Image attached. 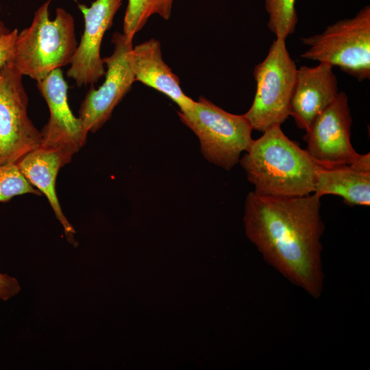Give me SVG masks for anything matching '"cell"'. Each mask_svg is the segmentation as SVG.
<instances>
[{
	"instance_id": "18",
	"label": "cell",
	"mask_w": 370,
	"mask_h": 370,
	"mask_svg": "<svg viewBox=\"0 0 370 370\" xmlns=\"http://www.w3.org/2000/svg\"><path fill=\"white\" fill-rule=\"evenodd\" d=\"M27 193L42 195L24 177L16 163L0 164V202Z\"/></svg>"
},
{
	"instance_id": "21",
	"label": "cell",
	"mask_w": 370,
	"mask_h": 370,
	"mask_svg": "<svg viewBox=\"0 0 370 370\" xmlns=\"http://www.w3.org/2000/svg\"><path fill=\"white\" fill-rule=\"evenodd\" d=\"M0 12H1V4H0ZM10 30L5 27L4 23L0 21V35L6 34L9 32Z\"/></svg>"
},
{
	"instance_id": "17",
	"label": "cell",
	"mask_w": 370,
	"mask_h": 370,
	"mask_svg": "<svg viewBox=\"0 0 370 370\" xmlns=\"http://www.w3.org/2000/svg\"><path fill=\"white\" fill-rule=\"evenodd\" d=\"M295 2L296 0H265L269 16L267 26L275 38L286 39L295 32L298 21Z\"/></svg>"
},
{
	"instance_id": "8",
	"label": "cell",
	"mask_w": 370,
	"mask_h": 370,
	"mask_svg": "<svg viewBox=\"0 0 370 370\" xmlns=\"http://www.w3.org/2000/svg\"><path fill=\"white\" fill-rule=\"evenodd\" d=\"M133 39L116 32L112 38V53L103 58L107 66L105 79L97 89H90L81 103L78 118L85 130L95 132L110 118L114 108L136 82L131 63Z\"/></svg>"
},
{
	"instance_id": "2",
	"label": "cell",
	"mask_w": 370,
	"mask_h": 370,
	"mask_svg": "<svg viewBox=\"0 0 370 370\" xmlns=\"http://www.w3.org/2000/svg\"><path fill=\"white\" fill-rule=\"evenodd\" d=\"M253 140L239 160L247 180L259 195L301 197L314 191L319 166L295 142L289 139L280 125L264 130Z\"/></svg>"
},
{
	"instance_id": "3",
	"label": "cell",
	"mask_w": 370,
	"mask_h": 370,
	"mask_svg": "<svg viewBox=\"0 0 370 370\" xmlns=\"http://www.w3.org/2000/svg\"><path fill=\"white\" fill-rule=\"evenodd\" d=\"M51 1L40 5L31 25L18 33L10 61L23 75L36 82L70 64L78 45L73 16L58 8L55 18L50 19Z\"/></svg>"
},
{
	"instance_id": "11",
	"label": "cell",
	"mask_w": 370,
	"mask_h": 370,
	"mask_svg": "<svg viewBox=\"0 0 370 370\" xmlns=\"http://www.w3.org/2000/svg\"><path fill=\"white\" fill-rule=\"evenodd\" d=\"M49 110V119L40 131L43 146L60 148L71 154L85 144L88 132L74 116L68 103V85L60 68L37 82Z\"/></svg>"
},
{
	"instance_id": "9",
	"label": "cell",
	"mask_w": 370,
	"mask_h": 370,
	"mask_svg": "<svg viewBox=\"0 0 370 370\" xmlns=\"http://www.w3.org/2000/svg\"><path fill=\"white\" fill-rule=\"evenodd\" d=\"M352 119L343 92L319 115L306 132V151L323 168L351 164L359 157L351 143Z\"/></svg>"
},
{
	"instance_id": "6",
	"label": "cell",
	"mask_w": 370,
	"mask_h": 370,
	"mask_svg": "<svg viewBox=\"0 0 370 370\" xmlns=\"http://www.w3.org/2000/svg\"><path fill=\"white\" fill-rule=\"evenodd\" d=\"M283 38H275L264 60L254 70L255 97L244 114L253 130L264 132L283 123L290 116L297 68Z\"/></svg>"
},
{
	"instance_id": "5",
	"label": "cell",
	"mask_w": 370,
	"mask_h": 370,
	"mask_svg": "<svg viewBox=\"0 0 370 370\" xmlns=\"http://www.w3.org/2000/svg\"><path fill=\"white\" fill-rule=\"evenodd\" d=\"M308 47L301 57L336 66L359 81L370 77V7L329 25L321 34L301 38Z\"/></svg>"
},
{
	"instance_id": "16",
	"label": "cell",
	"mask_w": 370,
	"mask_h": 370,
	"mask_svg": "<svg viewBox=\"0 0 370 370\" xmlns=\"http://www.w3.org/2000/svg\"><path fill=\"white\" fill-rule=\"evenodd\" d=\"M173 2V0H128L123 19V34L133 39L153 14L169 20Z\"/></svg>"
},
{
	"instance_id": "19",
	"label": "cell",
	"mask_w": 370,
	"mask_h": 370,
	"mask_svg": "<svg viewBox=\"0 0 370 370\" xmlns=\"http://www.w3.org/2000/svg\"><path fill=\"white\" fill-rule=\"evenodd\" d=\"M18 31L17 29L0 35V70L10 61Z\"/></svg>"
},
{
	"instance_id": "10",
	"label": "cell",
	"mask_w": 370,
	"mask_h": 370,
	"mask_svg": "<svg viewBox=\"0 0 370 370\" xmlns=\"http://www.w3.org/2000/svg\"><path fill=\"white\" fill-rule=\"evenodd\" d=\"M123 0H95L90 7L79 4L84 18V29L66 72L78 86L93 85L105 75L100 56L101 42L106 32Z\"/></svg>"
},
{
	"instance_id": "7",
	"label": "cell",
	"mask_w": 370,
	"mask_h": 370,
	"mask_svg": "<svg viewBox=\"0 0 370 370\" xmlns=\"http://www.w3.org/2000/svg\"><path fill=\"white\" fill-rule=\"evenodd\" d=\"M23 75L8 62L0 70V164L16 163L42 145V135L27 115Z\"/></svg>"
},
{
	"instance_id": "4",
	"label": "cell",
	"mask_w": 370,
	"mask_h": 370,
	"mask_svg": "<svg viewBox=\"0 0 370 370\" xmlns=\"http://www.w3.org/2000/svg\"><path fill=\"white\" fill-rule=\"evenodd\" d=\"M178 115L199 138L205 158L225 170L239 162L253 141V128L244 114L226 112L203 96Z\"/></svg>"
},
{
	"instance_id": "15",
	"label": "cell",
	"mask_w": 370,
	"mask_h": 370,
	"mask_svg": "<svg viewBox=\"0 0 370 370\" xmlns=\"http://www.w3.org/2000/svg\"><path fill=\"white\" fill-rule=\"evenodd\" d=\"M320 197L335 195L349 205H370V153L360 154L351 164L318 169L314 188Z\"/></svg>"
},
{
	"instance_id": "12",
	"label": "cell",
	"mask_w": 370,
	"mask_h": 370,
	"mask_svg": "<svg viewBox=\"0 0 370 370\" xmlns=\"http://www.w3.org/2000/svg\"><path fill=\"white\" fill-rule=\"evenodd\" d=\"M332 68L328 64L319 62L315 66H302L297 69L290 115L297 126L306 132L339 92Z\"/></svg>"
},
{
	"instance_id": "1",
	"label": "cell",
	"mask_w": 370,
	"mask_h": 370,
	"mask_svg": "<svg viewBox=\"0 0 370 370\" xmlns=\"http://www.w3.org/2000/svg\"><path fill=\"white\" fill-rule=\"evenodd\" d=\"M320 198L315 193L275 197L251 191L244 215L246 236L265 262L314 299L324 284Z\"/></svg>"
},
{
	"instance_id": "20",
	"label": "cell",
	"mask_w": 370,
	"mask_h": 370,
	"mask_svg": "<svg viewBox=\"0 0 370 370\" xmlns=\"http://www.w3.org/2000/svg\"><path fill=\"white\" fill-rule=\"evenodd\" d=\"M17 280L8 274L0 272V299L8 301L21 291Z\"/></svg>"
},
{
	"instance_id": "13",
	"label": "cell",
	"mask_w": 370,
	"mask_h": 370,
	"mask_svg": "<svg viewBox=\"0 0 370 370\" xmlns=\"http://www.w3.org/2000/svg\"><path fill=\"white\" fill-rule=\"evenodd\" d=\"M72 156L62 149L40 145L25 155L16 164L27 181L47 198L68 241L75 245V230L64 214L56 192L58 173L70 162Z\"/></svg>"
},
{
	"instance_id": "14",
	"label": "cell",
	"mask_w": 370,
	"mask_h": 370,
	"mask_svg": "<svg viewBox=\"0 0 370 370\" xmlns=\"http://www.w3.org/2000/svg\"><path fill=\"white\" fill-rule=\"evenodd\" d=\"M131 63L136 81L168 97L180 111L194 105L195 101L183 92L179 77L163 60L159 40L151 38L133 47Z\"/></svg>"
}]
</instances>
